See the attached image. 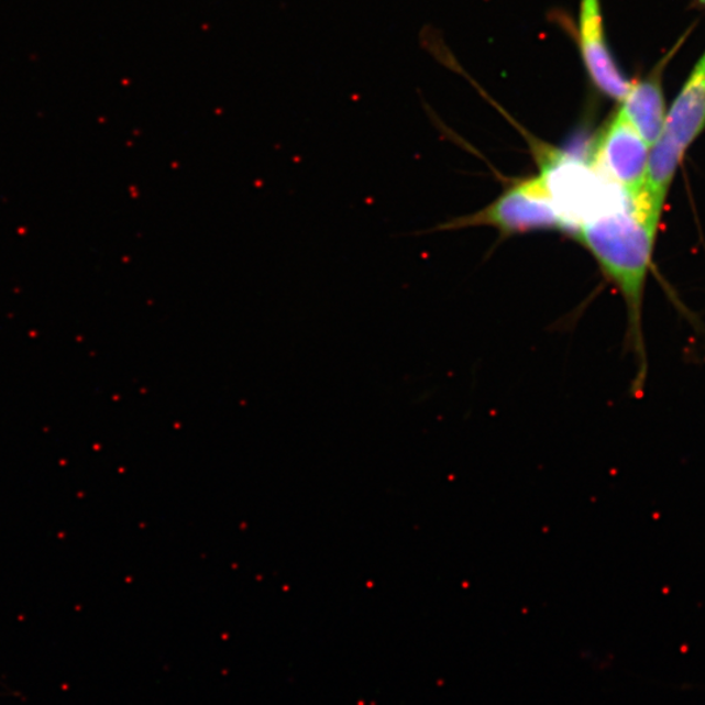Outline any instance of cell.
Instances as JSON below:
<instances>
[{"instance_id": "cell-1", "label": "cell", "mask_w": 705, "mask_h": 705, "mask_svg": "<svg viewBox=\"0 0 705 705\" xmlns=\"http://www.w3.org/2000/svg\"><path fill=\"white\" fill-rule=\"evenodd\" d=\"M576 234L624 296L630 331L638 341L641 304L658 233L640 218L631 199H626L591 216L577 227Z\"/></svg>"}, {"instance_id": "cell-2", "label": "cell", "mask_w": 705, "mask_h": 705, "mask_svg": "<svg viewBox=\"0 0 705 705\" xmlns=\"http://www.w3.org/2000/svg\"><path fill=\"white\" fill-rule=\"evenodd\" d=\"M705 130V52L667 114L665 128L649 151L646 188L664 200L683 156Z\"/></svg>"}, {"instance_id": "cell-3", "label": "cell", "mask_w": 705, "mask_h": 705, "mask_svg": "<svg viewBox=\"0 0 705 705\" xmlns=\"http://www.w3.org/2000/svg\"><path fill=\"white\" fill-rule=\"evenodd\" d=\"M467 227H492L504 234H518L533 230L564 229V223L540 174L515 181L492 205L449 225Z\"/></svg>"}, {"instance_id": "cell-4", "label": "cell", "mask_w": 705, "mask_h": 705, "mask_svg": "<svg viewBox=\"0 0 705 705\" xmlns=\"http://www.w3.org/2000/svg\"><path fill=\"white\" fill-rule=\"evenodd\" d=\"M649 151L651 146L618 110L593 146L592 166L635 202L646 185Z\"/></svg>"}, {"instance_id": "cell-5", "label": "cell", "mask_w": 705, "mask_h": 705, "mask_svg": "<svg viewBox=\"0 0 705 705\" xmlns=\"http://www.w3.org/2000/svg\"><path fill=\"white\" fill-rule=\"evenodd\" d=\"M579 46L593 84L604 95L623 102L632 82L625 78L607 46L599 0H581Z\"/></svg>"}, {"instance_id": "cell-6", "label": "cell", "mask_w": 705, "mask_h": 705, "mask_svg": "<svg viewBox=\"0 0 705 705\" xmlns=\"http://www.w3.org/2000/svg\"><path fill=\"white\" fill-rule=\"evenodd\" d=\"M623 103L624 107L619 110L652 148L664 131L667 121L661 73L653 74L643 81L632 84L630 92Z\"/></svg>"}, {"instance_id": "cell-7", "label": "cell", "mask_w": 705, "mask_h": 705, "mask_svg": "<svg viewBox=\"0 0 705 705\" xmlns=\"http://www.w3.org/2000/svg\"><path fill=\"white\" fill-rule=\"evenodd\" d=\"M697 2L705 7V0H697Z\"/></svg>"}]
</instances>
